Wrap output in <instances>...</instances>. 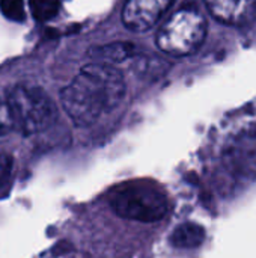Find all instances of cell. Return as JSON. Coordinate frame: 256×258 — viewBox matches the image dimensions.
<instances>
[{
    "label": "cell",
    "instance_id": "1",
    "mask_svg": "<svg viewBox=\"0 0 256 258\" xmlns=\"http://www.w3.org/2000/svg\"><path fill=\"white\" fill-rule=\"evenodd\" d=\"M92 212L97 258H154L175 201L152 180H128L101 194Z\"/></svg>",
    "mask_w": 256,
    "mask_h": 258
},
{
    "label": "cell",
    "instance_id": "2",
    "mask_svg": "<svg viewBox=\"0 0 256 258\" xmlns=\"http://www.w3.org/2000/svg\"><path fill=\"white\" fill-rule=\"evenodd\" d=\"M125 94L122 73L107 62L81 68L78 76L62 91L65 112L77 125H91L101 115L113 110Z\"/></svg>",
    "mask_w": 256,
    "mask_h": 258
},
{
    "label": "cell",
    "instance_id": "3",
    "mask_svg": "<svg viewBox=\"0 0 256 258\" xmlns=\"http://www.w3.org/2000/svg\"><path fill=\"white\" fill-rule=\"evenodd\" d=\"M207 35V20L195 8H183L174 12L157 35L158 47L170 56L195 53Z\"/></svg>",
    "mask_w": 256,
    "mask_h": 258
},
{
    "label": "cell",
    "instance_id": "4",
    "mask_svg": "<svg viewBox=\"0 0 256 258\" xmlns=\"http://www.w3.org/2000/svg\"><path fill=\"white\" fill-rule=\"evenodd\" d=\"M6 103L14 119V127L24 135L47 128L57 116L54 103L39 88L15 86L9 91Z\"/></svg>",
    "mask_w": 256,
    "mask_h": 258
},
{
    "label": "cell",
    "instance_id": "5",
    "mask_svg": "<svg viewBox=\"0 0 256 258\" xmlns=\"http://www.w3.org/2000/svg\"><path fill=\"white\" fill-rule=\"evenodd\" d=\"M175 0H127L122 9V21L133 32L151 29Z\"/></svg>",
    "mask_w": 256,
    "mask_h": 258
},
{
    "label": "cell",
    "instance_id": "6",
    "mask_svg": "<svg viewBox=\"0 0 256 258\" xmlns=\"http://www.w3.org/2000/svg\"><path fill=\"white\" fill-rule=\"evenodd\" d=\"M210 12L226 24H241L256 11V0H205Z\"/></svg>",
    "mask_w": 256,
    "mask_h": 258
},
{
    "label": "cell",
    "instance_id": "7",
    "mask_svg": "<svg viewBox=\"0 0 256 258\" xmlns=\"http://www.w3.org/2000/svg\"><path fill=\"white\" fill-rule=\"evenodd\" d=\"M134 51V45L130 42H115L110 45H104L97 48L92 54L97 59H101L103 62L112 63V62H121L127 59Z\"/></svg>",
    "mask_w": 256,
    "mask_h": 258
},
{
    "label": "cell",
    "instance_id": "8",
    "mask_svg": "<svg viewBox=\"0 0 256 258\" xmlns=\"http://www.w3.org/2000/svg\"><path fill=\"white\" fill-rule=\"evenodd\" d=\"M32 15L38 21H47L57 15L60 3L59 0H30L29 2Z\"/></svg>",
    "mask_w": 256,
    "mask_h": 258
},
{
    "label": "cell",
    "instance_id": "9",
    "mask_svg": "<svg viewBox=\"0 0 256 258\" xmlns=\"http://www.w3.org/2000/svg\"><path fill=\"white\" fill-rule=\"evenodd\" d=\"M0 9L3 15L12 21H24L26 18L23 0H0Z\"/></svg>",
    "mask_w": 256,
    "mask_h": 258
},
{
    "label": "cell",
    "instance_id": "10",
    "mask_svg": "<svg viewBox=\"0 0 256 258\" xmlns=\"http://www.w3.org/2000/svg\"><path fill=\"white\" fill-rule=\"evenodd\" d=\"M12 128L15 127H14V119H12L9 106L8 103H3L0 100V138L8 135Z\"/></svg>",
    "mask_w": 256,
    "mask_h": 258
},
{
    "label": "cell",
    "instance_id": "11",
    "mask_svg": "<svg viewBox=\"0 0 256 258\" xmlns=\"http://www.w3.org/2000/svg\"><path fill=\"white\" fill-rule=\"evenodd\" d=\"M12 172V159L6 154H0V189H3Z\"/></svg>",
    "mask_w": 256,
    "mask_h": 258
}]
</instances>
